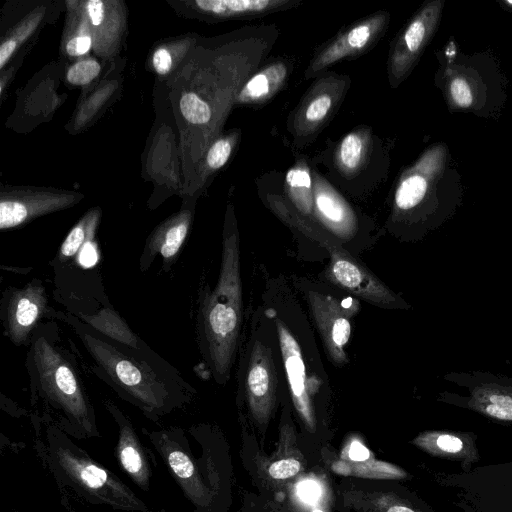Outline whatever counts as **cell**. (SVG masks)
<instances>
[{
  "label": "cell",
  "instance_id": "obj_33",
  "mask_svg": "<svg viewBox=\"0 0 512 512\" xmlns=\"http://www.w3.org/2000/svg\"><path fill=\"white\" fill-rule=\"evenodd\" d=\"M120 459L124 468L132 473L137 474L142 469V459L138 451L131 445L122 448Z\"/></svg>",
  "mask_w": 512,
  "mask_h": 512
},
{
  "label": "cell",
  "instance_id": "obj_39",
  "mask_svg": "<svg viewBox=\"0 0 512 512\" xmlns=\"http://www.w3.org/2000/svg\"><path fill=\"white\" fill-rule=\"evenodd\" d=\"M506 3L512 5V1H506Z\"/></svg>",
  "mask_w": 512,
  "mask_h": 512
},
{
  "label": "cell",
  "instance_id": "obj_35",
  "mask_svg": "<svg viewBox=\"0 0 512 512\" xmlns=\"http://www.w3.org/2000/svg\"><path fill=\"white\" fill-rule=\"evenodd\" d=\"M172 65V58L170 53L160 48L154 52L153 55V66L158 74H166Z\"/></svg>",
  "mask_w": 512,
  "mask_h": 512
},
{
  "label": "cell",
  "instance_id": "obj_13",
  "mask_svg": "<svg viewBox=\"0 0 512 512\" xmlns=\"http://www.w3.org/2000/svg\"><path fill=\"white\" fill-rule=\"evenodd\" d=\"M331 468L343 476L366 479L398 480L407 477V472L399 466L376 459L358 439H351L345 444L339 459L332 463Z\"/></svg>",
  "mask_w": 512,
  "mask_h": 512
},
{
  "label": "cell",
  "instance_id": "obj_16",
  "mask_svg": "<svg viewBox=\"0 0 512 512\" xmlns=\"http://www.w3.org/2000/svg\"><path fill=\"white\" fill-rule=\"evenodd\" d=\"M188 231L189 219L184 216L155 231L142 251L140 270L146 271L158 255L163 260V269L169 270L178 257Z\"/></svg>",
  "mask_w": 512,
  "mask_h": 512
},
{
  "label": "cell",
  "instance_id": "obj_36",
  "mask_svg": "<svg viewBox=\"0 0 512 512\" xmlns=\"http://www.w3.org/2000/svg\"><path fill=\"white\" fill-rule=\"evenodd\" d=\"M87 11L94 26L101 24L104 18V4L101 0L87 2Z\"/></svg>",
  "mask_w": 512,
  "mask_h": 512
},
{
  "label": "cell",
  "instance_id": "obj_22",
  "mask_svg": "<svg viewBox=\"0 0 512 512\" xmlns=\"http://www.w3.org/2000/svg\"><path fill=\"white\" fill-rule=\"evenodd\" d=\"M95 228L96 218L84 219L75 225L59 248L58 260L66 263L76 257L86 243L94 240Z\"/></svg>",
  "mask_w": 512,
  "mask_h": 512
},
{
  "label": "cell",
  "instance_id": "obj_28",
  "mask_svg": "<svg viewBox=\"0 0 512 512\" xmlns=\"http://www.w3.org/2000/svg\"><path fill=\"white\" fill-rule=\"evenodd\" d=\"M100 72V65L94 60H83L72 65L67 79L74 85H84L93 80Z\"/></svg>",
  "mask_w": 512,
  "mask_h": 512
},
{
  "label": "cell",
  "instance_id": "obj_29",
  "mask_svg": "<svg viewBox=\"0 0 512 512\" xmlns=\"http://www.w3.org/2000/svg\"><path fill=\"white\" fill-rule=\"evenodd\" d=\"M301 463L295 458H285L270 464L269 475L276 480H285L299 473Z\"/></svg>",
  "mask_w": 512,
  "mask_h": 512
},
{
  "label": "cell",
  "instance_id": "obj_4",
  "mask_svg": "<svg viewBox=\"0 0 512 512\" xmlns=\"http://www.w3.org/2000/svg\"><path fill=\"white\" fill-rule=\"evenodd\" d=\"M237 382L249 413L264 428L277 405L285 376L273 318L263 303L252 314L245 344H240Z\"/></svg>",
  "mask_w": 512,
  "mask_h": 512
},
{
  "label": "cell",
  "instance_id": "obj_12",
  "mask_svg": "<svg viewBox=\"0 0 512 512\" xmlns=\"http://www.w3.org/2000/svg\"><path fill=\"white\" fill-rule=\"evenodd\" d=\"M385 21L386 16L378 14L351 27L315 57L307 70V76L369 47L383 29Z\"/></svg>",
  "mask_w": 512,
  "mask_h": 512
},
{
  "label": "cell",
  "instance_id": "obj_21",
  "mask_svg": "<svg viewBox=\"0 0 512 512\" xmlns=\"http://www.w3.org/2000/svg\"><path fill=\"white\" fill-rule=\"evenodd\" d=\"M286 184L290 198L303 214H311L314 194L311 177L306 167L296 166L286 174Z\"/></svg>",
  "mask_w": 512,
  "mask_h": 512
},
{
  "label": "cell",
  "instance_id": "obj_27",
  "mask_svg": "<svg viewBox=\"0 0 512 512\" xmlns=\"http://www.w3.org/2000/svg\"><path fill=\"white\" fill-rule=\"evenodd\" d=\"M448 94L452 103L460 108H467L472 105L474 92L466 77L454 76L448 85Z\"/></svg>",
  "mask_w": 512,
  "mask_h": 512
},
{
  "label": "cell",
  "instance_id": "obj_3",
  "mask_svg": "<svg viewBox=\"0 0 512 512\" xmlns=\"http://www.w3.org/2000/svg\"><path fill=\"white\" fill-rule=\"evenodd\" d=\"M72 326L93 361L95 373L121 395L145 406H159L176 388L188 386L166 363L152 360L153 351L132 349L79 323L74 316L58 313Z\"/></svg>",
  "mask_w": 512,
  "mask_h": 512
},
{
  "label": "cell",
  "instance_id": "obj_17",
  "mask_svg": "<svg viewBox=\"0 0 512 512\" xmlns=\"http://www.w3.org/2000/svg\"><path fill=\"white\" fill-rule=\"evenodd\" d=\"M83 322L108 340L120 345L143 351L150 349L130 329L123 318L112 308H102L93 315L80 313Z\"/></svg>",
  "mask_w": 512,
  "mask_h": 512
},
{
  "label": "cell",
  "instance_id": "obj_32",
  "mask_svg": "<svg viewBox=\"0 0 512 512\" xmlns=\"http://www.w3.org/2000/svg\"><path fill=\"white\" fill-rule=\"evenodd\" d=\"M80 477L87 486L99 488L106 482L107 473L94 464H87L80 470Z\"/></svg>",
  "mask_w": 512,
  "mask_h": 512
},
{
  "label": "cell",
  "instance_id": "obj_10",
  "mask_svg": "<svg viewBox=\"0 0 512 512\" xmlns=\"http://www.w3.org/2000/svg\"><path fill=\"white\" fill-rule=\"evenodd\" d=\"M442 8L441 0L427 3L400 35L389 61L390 78L395 84L402 81L415 65L436 30Z\"/></svg>",
  "mask_w": 512,
  "mask_h": 512
},
{
  "label": "cell",
  "instance_id": "obj_5",
  "mask_svg": "<svg viewBox=\"0 0 512 512\" xmlns=\"http://www.w3.org/2000/svg\"><path fill=\"white\" fill-rule=\"evenodd\" d=\"M26 367L31 384L41 394L74 415L87 413L84 383L77 365L40 327L31 338Z\"/></svg>",
  "mask_w": 512,
  "mask_h": 512
},
{
  "label": "cell",
  "instance_id": "obj_14",
  "mask_svg": "<svg viewBox=\"0 0 512 512\" xmlns=\"http://www.w3.org/2000/svg\"><path fill=\"white\" fill-rule=\"evenodd\" d=\"M315 211L321 222L345 249L356 244L357 220L352 211L332 189L320 184L314 192ZM348 250V249H347Z\"/></svg>",
  "mask_w": 512,
  "mask_h": 512
},
{
  "label": "cell",
  "instance_id": "obj_7",
  "mask_svg": "<svg viewBox=\"0 0 512 512\" xmlns=\"http://www.w3.org/2000/svg\"><path fill=\"white\" fill-rule=\"evenodd\" d=\"M329 257L320 280L374 306L408 309L409 305L382 282L355 254L340 244L326 250Z\"/></svg>",
  "mask_w": 512,
  "mask_h": 512
},
{
  "label": "cell",
  "instance_id": "obj_25",
  "mask_svg": "<svg viewBox=\"0 0 512 512\" xmlns=\"http://www.w3.org/2000/svg\"><path fill=\"white\" fill-rule=\"evenodd\" d=\"M333 105L332 95L319 93L312 97L303 110V120L308 127H316L323 122Z\"/></svg>",
  "mask_w": 512,
  "mask_h": 512
},
{
  "label": "cell",
  "instance_id": "obj_11",
  "mask_svg": "<svg viewBox=\"0 0 512 512\" xmlns=\"http://www.w3.org/2000/svg\"><path fill=\"white\" fill-rule=\"evenodd\" d=\"M444 161V147L436 146L427 151L416 165L403 175L394 196L397 212H411L423 202L433 180L442 171Z\"/></svg>",
  "mask_w": 512,
  "mask_h": 512
},
{
  "label": "cell",
  "instance_id": "obj_18",
  "mask_svg": "<svg viewBox=\"0 0 512 512\" xmlns=\"http://www.w3.org/2000/svg\"><path fill=\"white\" fill-rule=\"evenodd\" d=\"M343 502L357 512H428L392 492L348 490Z\"/></svg>",
  "mask_w": 512,
  "mask_h": 512
},
{
  "label": "cell",
  "instance_id": "obj_30",
  "mask_svg": "<svg viewBox=\"0 0 512 512\" xmlns=\"http://www.w3.org/2000/svg\"><path fill=\"white\" fill-rule=\"evenodd\" d=\"M232 144L228 139H219L210 148L207 154V164L212 169L221 168L229 159Z\"/></svg>",
  "mask_w": 512,
  "mask_h": 512
},
{
  "label": "cell",
  "instance_id": "obj_37",
  "mask_svg": "<svg viewBox=\"0 0 512 512\" xmlns=\"http://www.w3.org/2000/svg\"><path fill=\"white\" fill-rule=\"evenodd\" d=\"M16 48L15 40H7L0 46V67L2 68Z\"/></svg>",
  "mask_w": 512,
  "mask_h": 512
},
{
  "label": "cell",
  "instance_id": "obj_24",
  "mask_svg": "<svg viewBox=\"0 0 512 512\" xmlns=\"http://www.w3.org/2000/svg\"><path fill=\"white\" fill-rule=\"evenodd\" d=\"M180 110L186 120L193 124H204L211 118L209 105L194 93L183 94Z\"/></svg>",
  "mask_w": 512,
  "mask_h": 512
},
{
  "label": "cell",
  "instance_id": "obj_34",
  "mask_svg": "<svg viewBox=\"0 0 512 512\" xmlns=\"http://www.w3.org/2000/svg\"><path fill=\"white\" fill-rule=\"evenodd\" d=\"M91 44L89 36H77L68 41L66 51L71 56L83 55L89 51Z\"/></svg>",
  "mask_w": 512,
  "mask_h": 512
},
{
  "label": "cell",
  "instance_id": "obj_20",
  "mask_svg": "<svg viewBox=\"0 0 512 512\" xmlns=\"http://www.w3.org/2000/svg\"><path fill=\"white\" fill-rule=\"evenodd\" d=\"M202 11L216 16H253L278 9L287 4L283 0H196Z\"/></svg>",
  "mask_w": 512,
  "mask_h": 512
},
{
  "label": "cell",
  "instance_id": "obj_23",
  "mask_svg": "<svg viewBox=\"0 0 512 512\" xmlns=\"http://www.w3.org/2000/svg\"><path fill=\"white\" fill-rule=\"evenodd\" d=\"M364 137L356 132L346 135L338 148V160L341 167L348 171H355L363 161L365 155Z\"/></svg>",
  "mask_w": 512,
  "mask_h": 512
},
{
  "label": "cell",
  "instance_id": "obj_31",
  "mask_svg": "<svg viewBox=\"0 0 512 512\" xmlns=\"http://www.w3.org/2000/svg\"><path fill=\"white\" fill-rule=\"evenodd\" d=\"M168 460L170 467L178 477L186 479L193 475L194 466L186 454L174 451L169 454Z\"/></svg>",
  "mask_w": 512,
  "mask_h": 512
},
{
  "label": "cell",
  "instance_id": "obj_15",
  "mask_svg": "<svg viewBox=\"0 0 512 512\" xmlns=\"http://www.w3.org/2000/svg\"><path fill=\"white\" fill-rule=\"evenodd\" d=\"M411 443L419 449L436 457L456 460L463 469L479 459L475 439L471 433L452 431H425L415 437Z\"/></svg>",
  "mask_w": 512,
  "mask_h": 512
},
{
  "label": "cell",
  "instance_id": "obj_1",
  "mask_svg": "<svg viewBox=\"0 0 512 512\" xmlns=\"http://www.w3.org/2000/svg\"><path fill=\"white\" fill-rule=\"evenodd\" d=\"M295 289L282 277L265 284L262 303L276 326L286 386L292 404L309 430L316 427L315 404L329 391V379L316 344L312 325Z\"/></svg>",
  "mask_w": 512,
  "mask_h": 512
},
{
  "label": "cell",
  "instance_id": "obj_8",
  "mask_svg": "<svg viewBox=\"0 0 512 512\" xmlns=\"http://www.w3.org/2000/svg\"><path fill=\"white\" fill-rule=\"evenodd\" d=\"M448 382L464 387L468 394L444 391L439 400L472 410L489 419L512 423V378L484 371L451 372L444 376Z\"/></svg>",
  "mask_w": 512,
  "mask_h": 512
},
{
  "label": "cell",
  "instance_id": "obj_2",
  "mask_svg": "<svg viewBox=\"0 0 512 512\" xmlns=\"http://www.w3.org/2000/svg\"><path fill=\"white\" fill-rule=\"evenodd\" d=\"M244 320L240 248L237 231L223 237L219 275L213 289L199 292L196 333L206 372L216 383L230 378L241 344Z\"/></svg>",
  "mask_w": 512,
  "mask_h": 512
},
{
  "label": "cell",
  "instance_id": "obj_19",
  "mask_svg": "<svg viewBox=\"0 0 512 512\" xmlns=\"http://www.w3.org/2000/svg\"><path fill=\"white\" fill-rule=\"evenodd\" d=\"M287 68L283 63L271 64L253 75L241 89L238 100L242 103L261 102L283 84Z\"/></svg>",
  "mask_w": 512,
  "mask_h": 512
},
{
  "label": "cell",
  "instance_id": "obj_9",
  "mask_svg": "<svg viewBox=\"0 0 512 512\" xmlns=\"http://www.w3.org/2000/svg\"><path fill=\"white\" fill-rule=\"evenodd\" d=\"M48 296L41 281L33 280L21 288H9L2 305L4 335L17 346L30 343L43 317L49 316Z\"/></svg>",
  "mask_w": 512,
  "mask_h": 512
},
{
  "label": "cell",
  "instance_id": "obj_38",
  "mask_svg": "<svg viewBox=\"0 0 512 512\" xmlns=\"http://www.w3.org/2000/svg\"><path fill=\"white\" fill-rule=\"evenodd\" d=\"M301 495L306 500H314L318 495V487L314 483H304L301 487Z\"/></svg>",
  "mask_w": 512,
  "mask_h": 512
},
{
  "label": "cell",
  "instance_id": "obj_26",
  "mask_svg": "<svg viewBox=\"0 0 512 512\" xmlns=\"http://www.w3.org/2000/svg\"><path fill=\"white\" fill-rule=\"evenodd\" d=\"M28 219L26 206L17 200H2L0 203L1 230L14 228Z\"/></svg>",
  "mask_w": 512,
  "mask_h": 512
},
{
  "label": "cell",
  "instance_id": "obj_6",
  "mask_svg": "<svg viewBox=\"0 0 512 512\" xmlns=\"http://www.w3.org/2000/svg\"><path fill=\"white\" fill-rule=\"evenodd\" d=\"M293 288L302 294L312 324L325 349L328 360L337 367L348 363L346 346L351 337L352 321L359 312L357 298L335 288L322 280L294 277Z\"/></svg>",
  "mask_w": 512,
  "mask_h": 512
}]
</instances>
